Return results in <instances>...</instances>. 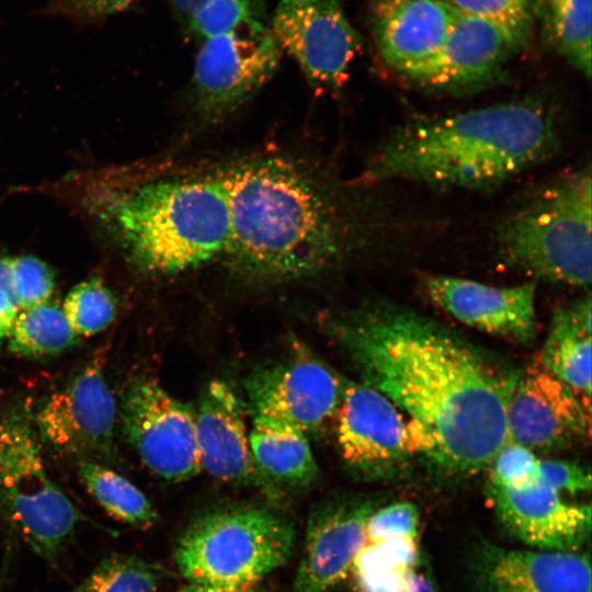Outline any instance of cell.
Here are the masks:
<instances>
[{"mask_svg":"<svg viewBox=\"0 0 592 592\" xmlns=\"http://www.w3.org/2000/svg\"><path fill=\"white\" fill-rule=\"evenodd\" d=\"M332 329L364 384L409 417L417 452L448 474L489 468L508 441L520 373L408 311L374 309Z\"/></svg>","mask_w":592,"mask_h":592,"instance_id":"6da1fadb","label":"cell"},{"mask_svg":"<svg viewBox=\"0 0 592 592\" xmlns=\"http://www.w3.org/2000/svg\"><path fill=\"white\" fill-rule=\"evenodd\" d=\"M557 145L547 106L511 101L401 125L375 150L362 180L492 189L547 159Z\"/></svg>","mask_w":592,"mask_h":592,"instance_id":"7a4b0ae2","label":"cell"},{"mask_svg":"<svg viewBox=\"0 0 592 592\" xmlns=\"http://www.w3.org/2000/svg\"><path fill=\"white\" fill-rule=\"evenodd\" d=\"M218 174L230 220L225 254L239 271L286 281L320 272L338 259L343 240L337 214L298 166L266 157Z\"/></svg>","mask_w":592,"mask_h":592,"instance_id":"3957f363","label":"cell"},{"mask_svg":"<svg viewBox=\"0 0 592 592\" xmlns=\"http://www.w3.org/2000/svg\"><path fill=\"white\" fill-rule=\"evenodd\" d=\"M99 206L132 259L148 272L180 273L226 253L230 220L218 173L109 192Z\"/></svg>","mask_w":592,"mask_h":592,"instance_id":"277c9868","label":"cell"},{"mask_svg":"<svg viewBox=\"0 0 592 592\" xmlns=\"http://www.w3.org/2000/svg\"><path fill=\"white\" fill-rule=\"evenodd\" d=\"M590 168L540 190L497 230L502 258L539 278L584 287L591 283Z\"/></svg>","mask_w":592,"mask_h":592,"instance_id":"5b68a950","label":"cell"},{"mask_svg":"<svg viewBox=\"0 0 592 592\" xmlns=\"http://www.w3.org/2000/svg\"><path fill=\"white\" fill-rule=\"evenodd\" d=\"M294 540L292 523L266 508H223L186 528L174 560L190 582L255 585L287 562Z\"/></svg>","mask_w":592,"mask_h":592,"instance_id":"8992f818","label":"cell"},{"mask_svg":"<svg viewBox=\"0 0 592 592\" xmlns=\"http://www.w3.org/2000/svg\"><path fill=\"white\" fill-rule=\"evenodd\" d=\"M0 509L13 531L56 566L83 522H90L53 481L33 417L24 406L0 420Z\"/></svg>","mask_w":592,"mask_h":592,"instance_id":"52a82bcc","label":"cell"},{"mask_svg":"<svg viewBox=\"0 0 592 592\" xmlns=\"http://www.w3.org/2000/svg\"><path fill=\"white\" fill-rule=\"evenodd\" d=\"M282 53L263 22L203 39L192 78L197 114L212 123L232 114L274 75Z\"/></svg>","mask_w":592,"mask_h":592,"instance_id":"ba28073f","label":"cell"},{"mask_svg":"<svg viewBox=\"0 0 592 592\" xmlns=\"http://www.w3.org/2000/svg\"><path fill=\"white\" fill-rule=\"evenodd\" d=\"M121 419L128 442L157 476L182 481L202 470L195 412L157 380L143 377L129 384L123 396Z\"/></svg>","mask_w":592,"mask_h":592,"instance_id":"9c48e42d","label":"cell"},{"mask_svg":"<svg viewBox=\"0 0 592 592\" xmlns=\"http://www.w3.org/2000/svg\"><path fill=\"white\" fill-rule=\"evenodd\" d=\"M270 29L315 90L343 86L361 37L340 0H280Z\"/></svg>","mask_w":592,"mask_h":592,"instance_id":"30bf717a","label":"cell"},{"mask_svg":"<svg viewBox=\"0 0 592 592\" xmlns=\"http://www.w3.org/2000/svg\"><path fill=\"white\" fill-rule=\"evenodd\" d=\"M116 415L102 357H96L46 399L33 423L55 451L99 462L113 452Z\"/></svg>","mask_w":592,"mask_h":592,"instance_id":"8fae6325","label":"cell"},{"mask_svg":"<svg viewBox=\"0 0 592 592\" xmlns=\"http://www.w3.org/2000/svg\"><path fill=\"white\" fill-rule=\"evenodd\" d=\"M345 382L305 353L252 372L244 383L253 415L286 422L304 433L319 432L337 415Z\"/></svg>","mask_w":592,"mask_h":592,"instance_id":"7c38bea8","label":"cell"},{"mask_svg":"<svg viewBox=\"0 0 592 592\" xmlns=\"http://www.w3.org/2000/svg\"><path fill=\"white\" fill-rule=\"evenodd\" d=\"M337 415L342 458L365 478L388 477L417 453L403 413L364 383L345 382Z\"/></svg>","mask_w":592,"mask_h":592,"instance_id":"4fadbf2b","label":"cell"},{"mask_svg":"<svg viewBox=\"0 0 592 592\" xmlns=\"http://www.w3.org/2000/svg\"><path fill=\"white\" fill-rule=\"evenodd\" d=\"M506 442L532 452L567 447L590 436V401L538 360L520 373L506 412Z\"/></svg>","mask_w":592,"mask_h":592,"instance_id":"5bb4252c","label":"cell"},{"mask_svg":"<svg viewBox=\"0 0 592 592\" xmlns=\"http://www.w3.org/2000/svg\"><path fill=\"white\" fill-rule=\"evenodd\" d=\"M526 42L500 24L457 12L437 55L409 79L439 90L478 88L494 80Z\"/></svg>","mask_w":592,"mask_h":592,"instance_id":"9a60e30c","label":"cell"},{"mask_svg":"<svg viewBox=\"0 0 592 592\" xmlns=\"http://www.w3.org/2000/svg\"><path fill=\"white\" fill-rule=\"evenodd\" d=\"M470 572L479 592H591L589 556L574 550L516 549L480 540Z\"/></svg>","mask_w":592,"mask_h":592,"instance_id":"2e32d148","label":"cell"},{"mask_svg":"<svg viewBox=\"0 0 592 592\" xmlns=\"http://www.w3.org/2000/svg\"><path fill=\"white\" fill-rule=\"evenodd\" d=\"M243 410L242 401L228 383L215 379L206 385L195 412L201 468L219 480L253 486L278 501L280 489L253 460Z\"/></svg>","mask_w":592,"mask_h":592,"instance_id":"e0dca14e","label":"cell"},{"mask_svg":"<svg viewBox=\"0 0 592 592\" xmlns=\"http://www.w3.org/2000/svg\"><path fill=\"white\" fill-rule=\"evenodd\" d=\"M373 501H332L309 515L292 592H337L366 544Z\"/></svg>","mask_w":592,"mask_h":592,"instance_id":"ac0fdd59","label":"cell"},{"mask_svg":"<svg viewBox=\"0 0 592 592\" xmlns=\"http://www.w3.org/2000/svg\"><path fill=\"white\" fill-rule=\"evenodd\" d=\"M488 494L503 526L527 546L573 551L590 537V505L568 502L538 481L517 488L489 482Z\"/></svg>","mask_w":592,"mask_h":592,"instance_id":"d6986e66","label":"cell"},{"mask_svg":"<svg viewBox=\"0 0 592 592\" xmlns=\"http://www.w3.org/2000/svg\"><path fill=\"white\" fill-rule=\"evenodd\" d=\"M430 299L459 322L519 343L536 333L534 283L497 287L445 275L425 277Z\"/></svg>","mask_w":592,"mask_h":592,"instance_id":"ffe728a7","label":"cell"},{"mask_svg":"<svg viewBox=\"0 0 592 592\" xmlns=\"http://www.w3.org/2000/svg\"><path fill=\"white\" fill-rule=\"evenodd\" d=\"M456 15L445 0H373L380 59L409 79L437 55Z\"/></svg>","mask_w":592,"mask_h":592,"instance_id":"44dd1931","label":"cell"},{"mask_svg":"<svg viewBox=\"0 0 592 592\" xmlns=\"http://www.w3.org/2000/svg\"><path fill=\"white\" fill-rule=\"evenodd\" d=\"M249 443L261 474L276 488H304L319 474L306 433L267 417L254 415Z\"/></svg>","mask_w":592,"mask_h":592,"instance_id":"7402d4cb","label":"cell"},{"mask_svg":"<svg viewBox=\"0 0 592 592\" xmlns=\"http://www.w3.org/2000/svg\"><path fill=\"white\" fill-rule=\"evenodd\" d=\"M591 299L556 314L539 361L587 401L591 396Z\"/></svg>","mask_w":592,"mask_h":592,"instance_id":"603a6c76","label":"cell"},{"mask_svg":"<svg viewBox=\"0 0 592 592\" xmlns=\"http://www.w3.org/2000/svg\"><path fill=\"white\" fill-rule=\"evenodd\" d=\"M417 539L388 537L366 542L351 574L356 592H409L420 567Z\"/></svg>","mask_w":592,"mask_h":592,"instance_id":"cb8c5ba5","label":"cell"},{"mask_svg":"<svg viewBox=\"0 0 592 592\" xmlns=\"http://www.w3.org/2000/svg\"><path fill=\"white\" fill-rule=\"evenodd\" d=\"M78 475L88 492L112 517L143 530L157 523L158 514L150 501L124 476L92 459L79 462Z\"/></svg>","mask_w":592,"mask_h":592,"instance_id":"d4e9b609","label":"cell"},{"mask_svg":"<svg viewBox=\"0 0 592 592\" xmlns=\"http://www.w3.org/2000/svg\"><path fill=\"white\" fill-rule=\"evenodd\" d=\"M77 337L62 308L48 300L20 310L7 341L13 353L43 356L66 351Z\"/></svg>","mask_w":592,"mask_h":592,"instance_id":"484cf974","label":"cell"},{"mask_svg":"<svg viewBox=\"0 0 592 592\" xmlns=\"http://www.w3.org/2000/svg\"><path fill=\"white\" fill-rule=\"evenodd\" d=\"M591 0H546L548 43L584 77L591 76Z\"/></svg>","mask_w":592,"mask_h":592,"instance_id":"4316f807","label":"cell"},{"mask_svg":"<svg viewBox=\"0 0 592 592\" xmlns=\"http://www.w3.org/2000/svg\"><path fill=\"white\" fill-rule=\"evenodd\" d=\"M161 570L135 555L114 554L68 592H157Z\"/></svg>","mask_w":592,"mask_h":592,"instance_id":"83f0119b","label":"cell"},{"mask_svg":"<svg viewBox=\"0 0 592 592\" xmlns=\"http://www.w3.org/2000/svg\"><path fill=\"white\" fill-rule=\"evenodd\" d=\"M175 1L187 12L191 32L202 41L261 22L251 0Z\"/></svg>","mask_w":592,"mask_h":592,"instance_id":"f1b7e54d","label":"cell"},{"mask_svg":"<svg viewBox=\"0 0 592 592\" xmlns=\"http://www.w3.org/2000/svg\"><path fill=\"white\" fill-rule=\"evenodd\" d=\"M61 308L77 335L101 332L116 315L115 299L99 277L77 284L68 293Z\"/></svg>","mask_w":592,"mask_h":592,"instance_id":"f546056e","label":"cell"},{"mask_svg":"<svg viewBox=\"0 0 592 592\" xmlns=\"http://www.w3.org/2000/svg\"><path fill=\"white\" fill-rule=\"evenodd\" d=\"M456 12L489 20L527 41L533 24L531 0H445Z\"/></svg>","mask_w":592,"mask_h":592,"instance_id":"4dcf8cb0","label":"cell"},{"mask_svg":"<svg viewBox=\"0 0 592 592\" xmlns=\"http://www.w3.org/2000/svg\"><path fill=\"white\" fill-rule=\"evenodd\" d=\"M11 284L20 310L49 300L54 278L48 266L33 257H15L10 260Z\"/></svg>","mask_w":592,"mask_h":592,"instance_id":"1f68e13d","label":"cell"},{"mask_svg":"<svg viewBox=\"0 0 592 592\" xmlns=\"http://www.w3.org/2000/svg\"><path fill=\"white\" fill-rule=\"evenodd\" d=\"M539 458L531 449L506 442L496 455L490 469V483L523 487L538 481Z\"/></svg>","mask_w":592,"mask_h":592,"instance_id":"d6a6232c","label":"cell"},{"mask_svg":"<svg viewBox=\"0 0 592 592\" xmlns=\"http://www.w3.org/2000/svg\"><path fill=\"white\" fill-rule=\"evenodd\" d=\"M420 513L415 504L403 501L375 508L366 523V542L388 537L418 540Z\"/></svg>","mask_w":592,"mask_h":592,"instance_id":"836d02e7","label":"cell"},{"mask_svg":"<svg viewBox=\"0 0 592 592\" xmlns=\"http://www.w3.org/2000/svg\"><path fill=\"white\" fill-rule=\"evenodd\" d=\"M538 482L561 494H576L590 490L591 476L589 470L574 463L539 458Z\"/></svg>","mask_w":592,"mask_h":592,"instance_id":"e575fe53","label":"cell"},{"mask_svg":"<svg viewBox=\"0 0 592 592\" xmlns=\"http://www.w3.org/2000/svg\"><path fill=\"white\" fill-rule=\"evenodd\" d=\"M10 260L0 255V348L7 341L20 311L11 284Z\"/></svg>","mask_w":592,"mask_h":592,"instance_id":"d590c367","label":"cell"},{"mask_svg":"<svg viewBox=\"0 0 592 592\" xmlns=\"http://www.w3.org/2000/svg\"><path fill=\"white\" fill-rule=\"evenodd\" d=\"M135 0H65L67 10L81 19H103L118 13Z\"/></svg>","mask_w":592,"mask_h":592,"instance_id":"8d00e7d4","label":"cell"},{"mask_svg":"<svg viewBox=\"0 0 592 592\" xmlns=\"http://www.w3.org/2000/svg\"><path fill=\"white\" fill-rule=\"evenodd\" d=\"M177 592H264L257 584L255 585H218L209 583H194L190 582L189 585L180 589Z\"/></svg>","mask_w":592,"mask_h":592,"instance_id":"74e56055","label":"cell"},{"mask_svg":"<svg viewBox=\"0 0 592 592\" xmlns=\"http://www.w3.org/2000/svg\"><path fill=\"white\" fill-rule=\"evenodd\" d=\"M409 592H439L423 563L420 565L414 577L413 587Z\"/></svg>","mask_w":592,"mask_h":592,"instance_id":"f35d334b","label":"cell"},{"mask_svg":"<svg viewBox=\"0 0 592 592\" xmlns=\"http://www.w3.org/2000/svg\"><path fill=\"white\" fill-rule=\"evenodd\" d=\"M338 592V591H337Z\"/></svg>","mask_w":592,"mask_h":592,"instance_id":"ab89813d","label":"cell"}]
</instances>
